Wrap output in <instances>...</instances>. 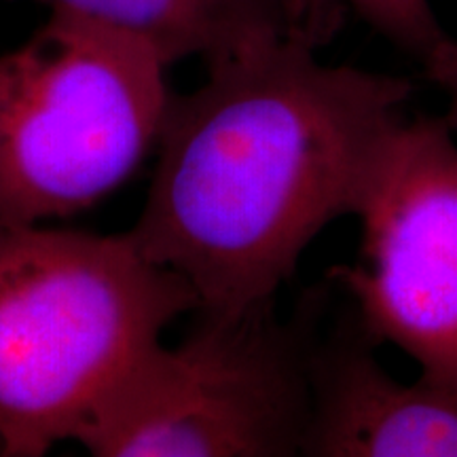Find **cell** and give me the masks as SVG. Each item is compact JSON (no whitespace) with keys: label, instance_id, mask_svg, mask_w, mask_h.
Here are the masks:
<instances>
[{"label":"cell","instance_id":"6da1fadb","mask_svg":"<svg viewBox=\"0 0 457 457\" xmlns=\"http://www.w3.org/2000/svg\"><path fill=\"white\" fill-rule=\"evenodd\" d=\"M282 37L208 66L171 94L153 185L131 242L193 286L197 313L273 301L330 222L356 216L413 85L328 66Z\"/></svg>","mask_w":457,"mask_h":457},{"label":"cell","instance_id":"7a4b0ae2","mask_svg":"<svg viewBox=\"0 0 457 457\" xmlns=\"http://www.w3.org/2000/svg\"><path fill=\"white\" fill-rule=\"evenodd\" d=\"M199 296L123 236L0 222V447L41 457Z\"/></svg>","mask_w":457,"mask_h":457},{"label":"cell","instance_id":"3957f363","mask_svg":"<svg viewBox=\"0 0 457 457\" xmlns=\"http://www.w3.org/2000/svg\"><path fill=\"white\" fill-rule=\"evenodd\" d=\"M168 64L138 38L51 11L0 57V222L89 208L157 145Z\"/></svg>","mask_w":457,"mask_h":457},{"label":"cell","instance_id":"277c9868","mask_svg":"<svg viewBox=\"0 0 457 457\" xmlns=\"http://www.w3.org/2000/svg\"><path fill=\"white\" fill-rule=\"evenodd\" d=\"M305 318L273 301L233 316L199 313L180 345L146 352L77 428L96 457H293L312 417Z\"/></svg>","mask_w":457,"mask_h":457},{"label":"cell","instance_id":"5b68a950","mask_svg":"<svg viewBox=\"0 0 457 457\" xmlns=\"http://www.w3.org/2000/svg\"><path fill=\"white\" fill-rule=\"evenodd\" d=\"M356 216V265L328 279L375 343H392L420 379L457 396V138L445 117L403 119L381 148Z\"/></svg>","mask_w":457,"mask_h":457},{"label":"cell","instance_id":"8992f818","mask_svg":"<svg viewBox=\"0 0 457 457\" xmlns=\"http://www.w3.org/2000/svg\"><path fill=\"white\" fill-rule=\"evenodd\" d=\"M358 324L312 339V417L301 455L457 457V396L404 384L375 358Z\"/></svg>","mask_w":457,"mask_h":457},{"label":"cell","instance_id":"52a82bcc","mask_svg":"<svg viewBox=\"0 0 457 457\" xmlns=\"http://www.w3.org/2000/svg\"><path fill=\"white\" fill-rule=\"evenodd\" d=\"M138 38L165 64L205 66L256 45L295 37L286 0H30Z\"/></svg>","mask_w":457,"mask_h":457},{"label":"cell","instance_id":"ba28073f","mask_svg":"<svg viewBox=\"0 0 457 457\" xmlns=\"http://www.w3.org/2000/svg\"><path fill=\"white\" fill-rule=\"evenodd\" d=\"M322 4L337 24L341 11L352 9L381 37L421 62L447 38L430 0H322Z\"/></svg>","mask_w":457,"mask_h":457},{"label":"cell","instance_id":"9c48e42d","mask_svg":"<svg viewBox=\"0 0 457 457\" xmlns=\"http://www.w3.org/2000/svg\"><path fill=\"white\" fill-rule=\"evenodd\" d=\"M424 71L428 81H432L445 94L447 100V114L445 121L457 136V41L455 38H443L426 57Z\"/></svg>","mask_w":457,"mask_h":457},{"label":"cell","instance_id":"30bf717a","mask_svg":"<svg viewBox=\"0 0 457 457\" xmlns=\"http://www.w3.org/2000/svg\"><path fill=\"white\" fill-rule=\"evenodd\" d=\"M293 34L313 47H320L335 32L337 21L327 13L322 0H286Z\"/></svg>","mask_w":457,"mask_h":457},{"label":"cell","instance_id":"8fae6325","mask_svg":"<svg viewBox=\"0 0 457 457\" xmlns=\"http://www.w3.org/2000/svg\"><path fill=\"white\" fill-rule=\"evenodd\" d=\"M0 455H3V447H0Z\"/></svg>","mask_w":457,"mask_h":457}]
</instances>
